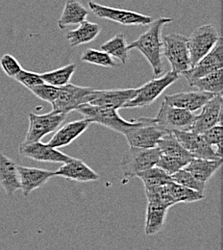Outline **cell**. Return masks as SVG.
I'll list each match as a JSON object with an SVG mask.
<instances>
[{"instance_id": "cell-15", "label": "cell", "mask_w": 223, "mask_h": 250, "mask_svg": "<svg viewBox=\"0 0 223 250\" xmlns=\"http://www.w3.org/2000/svg\"><path fill=\"white\" fill-rule=\"evenodd\" d=\"M20 154L22 157L32 159L34 161L42 162V163H62L64 164L72 159V157L68 156L47 144H42L41 142L22 143L20 146Z\"/></svg>"}, {"instance_id": "cell-20", "label": "cell", "mask_w": 223, "mask_h": 250, "mask_svg": "<svg viewBox=\"0 0 223 250\" xmlns=\"http://www.w3.org/2000/svg\"><path fill=\"white\" fill-rule=\"evenodd\" d=\"M90 125L91 123L86 119L66 124L60 129L56 130V133L47 145L54 148L64 147L78 139L83 133H85Z\"/></svg>"}, {"instance_id": "cell-17", "label": "cell", "mask_w": 223, "mask_h": 250, "mask_svg": "<svg viewBox=\"0 0 223 250\" xmlns=\"http://www.w3.org/2000/svg\"><path fill=\"white\" fill-rule=\"evenodd\" d=\"M216 94L202 92H181L174 94H167L163 98V102L167 105L181 108L189 112H195L201 109Z\"/></svg>"}, {"instance_id": "cell-29", "label": "cell", "mask_w": 223, "mask_h": 250, "mask_svg": "<svg viewBox=\"0 0 223 250\" xmlns=\"http://www.w3.org/2000/svg\"><path fill=\"white\" fill-rule=\"evenodd\" d=\"M75 70H76V64L72 62L64 65L63 67L41 73V77L44 83L61 88L69 83Z\"/></svg>"}, {"instance_id": "cell-22", "label": "cell", "mask_w": 223, "mask_h": 250, "mask_svg": "<svg viewBox=\"0 0 223 250\" xmlns=\"http://www.w3.org/2000/svg\"><path fill=\"white\" fill-rule=\"evenodd\" d=\"M223 163V158L216 160L193 158L184 168L199 181L207 183L221 168Z\"/></svg>"}, {"instance_id": "cell-19", "label": "cell", "mask_w": 223, "mask_h": 250, "mask_svg": "<svg viewBox=\"0 0 223 250\" xmlns=\"http://www.w3.org/2000/svg\"><path fill=\"white\" fill-rule=\"evenodd\" d=\"M20 189L25 197H27L33 190L42 187L49 179L55 176V171L18 166Z\"/></svg>"}, {"instance_id": "cell-33", "label": "cell", "mask_w": 223, "mask_h": 250, "mask_svg": "<svg viewBox=\"0 0 223 250\" xmlns=\"http://www.w3.org/2000/svg\"><path fill=\"white\" fill-rule=\"evenodd\" d=\"M81 61L100 65L103 67L116 68L120 66V64H118L114 61L111 55H109L108 53L102 50H96L93 48H88L87 50L84 51V53L81 56Z\"/></svg>"}, {"instance_id": "cell-9", "label": "cell", "mask_w": 223, "mask_h": 250, "mask_svg": "<svg viewBox=\"0 0 223 250\" xmlns=\"http://www.w3.org/2000/svg\"><path fill=\"white\" fill-rule=\"evenodd\" d=\"M88 4L89 8L97 18L109 20L122 25L145 26L150 24L154 21V19L150 16L139 14L133 11L108 7L96 3L94 1H89Z\"/></svg>"}, {"instance_id": "cell-32", "label": "cell", "mask_w": 223, "mask_h": 250, "mask_svg": "<svg viewBox=\"0 0 223 250\" xmlns=\"http://www.w3.org/2000/svg\"><path fill=\"white\" fill-rule=\"evenodd\" d=\"M168 190L176 203H191V202H197L202 200L205 195L202 192L196 191L194 189H191L189 188L184 187L181 185H178L176 183L170 182L167 185Z\"/></svg>"}, {"instance_id": "cell-37", "label": "cell", "mask_w": 223, "mask_h": 250, "mask_svg": "<svg viewBox=\"0 0 223 250\" xmlns=\"http://www.w3.org/2000/svg\"><path fill=\"white\" fill-rule=\"evenodd\" d=\"M14 79H16L18 82H20L29 90H31L32 88L38 85L44 83L41 77V74L25 70L23 68L14 77Z\"/></svg>"}, {"instance_id": "cell-34", "label": "cell", "mask_w": 223, "mask_h": 250, "mask_svg": "<svg viewBox=\"0 0 223 250\" xmlns=\"http://www.w3.org/2000/svg\"><path fill=\"white\" fill-rule=\"evenodd\" d=\"M170 178H171V182H173V183H176L178 185L189 188L194 189L196 191L204 193L206 183H203V182L199 181L198 179H196L191 173H190L188 170H186L185 168H182V169L178 170L177 172L173 173L172 175H170Z\"/></svg>"}, {"instance_id": "cell-38", "label": "cell", "mask_w": 223, "mask_h": 250, "mask_svg": "<svg viewBox=\"0 0 223 250\" xmlns=\"http://www.w3.org/2000/svg\"><path fill=\"white\" fill-rule=\"evenodd\" d=\"M0 65L5 74L11 78H14L22 69L19 61L10 54H4L1 57Z\"/></svg>"}, {"instance_id": "cell-14", "label": "cell", "mask_w": 223, "mask_h": 250, "mask_svg": "<svg viewBox=\"0 0 223 250\" xmlns=\"http://www.w3.org/2000/svg\"><path fill=\"white\" fill-rule=\"evenodd\" d=\"M223 102V94L214 95L201 108L202 112L200 115H196L191 131L196 134H203L211 127L222 124Z\"/></svg>"}, {"instance_id": "cell-5", "label": "cell", "mask_w": 223, "mask_h": 250, "mask_svg": "<svg viewBox=\"0 0 223 250\" xmlns=\"http://www.w3.org/2000/svg\"><path fill=\"white\" fill-rule=\"evenodd\" d=\"M161 151L159 148H130L122 159V168L125 178L137 177V175L152 167H155L159 161Z\"/></svg>"}, {"instance_id": "cell-27", "label": "cell", "mask_w": 223, "mask_h": 250, "mask_svg": "<svg viewBox=\"0 0 223 250\" xmlns=\"http://www.w3.org/2000/svg\"><path fill=\"white\" fill-rule=\"evenodd\" d=\"M168 209L148 204L145 217V234L155 235L163 229Z\"/></svg>"}, {"instance_id": "cell-36", "label": "cell", "mask_w": 223, "mask_h": 250, "mask_svg": "<svg viewBox=\"0 0 223 250\" xmlns=\"http://www.w3.org/2000/svg\"><path fill=\"white\" fill-rule=\"evenodd\" d=\"M33 94L40 99L46 101L50 104H52L59 94V88L49 85L47 83H42L41 85H38L30 90Z\"/></svg>"}, {"instance_id": "cell-10", "label": "cell", "mask_w": 223, "mask_h": 250, "mask_svg": "<svg viewBox=\"0 0 223 250\" xmlns=\"http://www.w3.org/2000/svg\"><path fill=\"white\" fill-rule=\"evenodd\" d=\"M221 38L217 28L212 24H205L191 33L188 38L191 67L208 54Z\"/></svg>"}, {"instance_id": "cell-25", "label": "cell", "mask_w": 223, "mask_h": 250, "mask_svg": "<svg viewBox=\"0 0 223 250\" xmlns=\"http://www.w3.org/2000/svg\"><path fill=\"white\" fill-rule=\"evenodd\" d=\"M157 147L159 148L161 154L181 159L188 164L193 159V157L181 146L172 133L164 135L158 142Z\"/></svg>"}, {"instance_id": "cell-7", "label": "cell", "mask_w": 223, "mask_h": 250, "mask_svg": "<svg viewBox=\"0 0 223 250\" xmlns=\"http://www.w3.org/2000/svg\"><path fill=\"white\" fill-rule=\"evenodd\" d=\"M95 91L96 90L93 88L81 87L68 83L59 88L58 96L51 104L53 111L67 115L68 113L77 110L81 105L90 103Z\"/></svg>"}, {"instance_id": "cell-1", "label": "cell", "mask_w": 223, "mask_h": 250, "mask_svg": "<svg viewBox=\"0 0 223 250\" xmlns=\"http://www.w3.org/2000/svg\"><path fill=\"white\" fill-rule=\"evenodd\" d=\"M171 18H161L153 21L147 31L127 45V50L138 49L150 63L154 77H159L163 71L162 62V30L163 25L172 22Z\"/></svg>"}, {"instance_id": "cell-12", "label": "cell", "mask_w": 223, "mask_h": 250, "mask_svg": "<svg viewBox=\"0 0 223 250\" xmlns=\"http://www.w3.org/2000/svg\"><path fill=\"white\" fill-rule=\"evenodd\" d=\"M221 68H223V41L222 37L219 39L215 47L208 54H206L195 65L182 74L186 77L188 82L191 83Z\"/></svg>"}, {"instance_id": "cell-30", "label": "cell", "mask_w": 223, "mask_h": 250, "mask_svg": "<svg viewBox=\"0 0 223 250\" xmlns=\"http://www.w3.org/2000/svg\"><path fill=\"white\" fill-rule=\"evenodd\" d=\"M137 177L143 182L144 188L160 187L171 182L170 175L157 166L140 172Z\"/></svg>"}, {"instance_id": "cell-35", "label": "cell", "mask_w": 223, "mask_h": 250, "mask_svg": "<svg viewBox=\"0 0 223 250\" xmlns=\"http://www.w3.org/2000/svg\"><path fill=\"white\" fill-rule=\"evenodd\" d=\"M187 165L188 163L181 159L161 154L159 161L156 166L159 167L160 168H162V170H164L168 175H172L178 170L184 168Z\"/></svg>"}, {"instance_id": "cell-6", "label": "cell", "mask_w": 223, "mask_h": 250, "mask_svg": "<svg viewBox=\"0 0 223 250\" xmlns=\"http://www.w3.org/2000/svg\"><path fill=\"white\" fill-rule=\"evenodd\" d=\"M167 132L156 125L151 118L139 119V125L124 134L128 145L133 147L153 148Z\"/></svg>"}, {"instance_id": "cell-23", "label": "cell", "mask_w": 223, "mask_h": 250, "mask_svg": "<svg viewBox=\"0 0 223 250\" xmlns=\"http://www.w3.org/2000/svg\"><path fill=\"white\" fill-rule=\"evenodd\" d=\"M89 11L77 0H66L61 18L58 21L60 29H65L69 25H79L86 21Z\"/></svg>"}, {"instance_id": "cell-3", "label": "cell", "mask_w": 223, "mask_h": 250, "mask_svg": "<svg viewBox=\"0 0 223 250\" xmlns=\"http://www.w3.org/2000/svg\"><path fill=\"white\" fill-rule=\"evenodd\" d=\"M77 111L83 115L84 119L88 120L91 124L105 126L122 135H124L128 130L139 125V120L127 122L120 116L118 110L112 108L98 107L86 103L81 105Z\"/></svg>"}, {"instance_id": "cell-31", "label": "cell", "mask_w": 223, "mask_h": 250, "mask_svg": "<svg viewBox=\"0 0 223 250\" xmlns=\"http://www.w3.org/2000/svg\"><path fill=\"white\" fill-rule=\"evenodd\" d=\"M145 195L148 200V204L169 209L175 205V202L168 190L166 185L160 187L145 188Z\"/></svg>"}, {"instance_id": "cell-16", "label": "cell", "mask_w": 223, "mask_h": 250, "mask_svg": "<svg viewBox=\"0 0 223 250\" xmlns=\"http://www.w3.org/2000/svg\"><path fill=\"white\" fill-rule=\"evenodd\" d=\"M137 94V89H117V90H101L95 91L92 100L89 104L112 108L119 110L124 108L125 104L132 100Z\"/></svg>"}, {"instance_id": "cell-21", "label": "cell", "mask_w": 223, "mask_h": 250, "mask_svg": "<svg viewBox=\"0 0 223 250\" xmlns=\"http://www.w3.org/2000/svg\"><path fill=\"white\" fill-rule=\"evenodd\" d=\"M0 186L7 196H13L20 189L18 165L11 158L0 151Z\"/></svg>"}, {"instance_id": "cell-26", "label": "cell", "mask_w": 223, "mask_h": 250, "mask_svg": "<svg viewBox=\"0 0 223 250\" xmlns=\"http://www.w3.org/2000/svg\"><path fill=\"white\" fill-rule=\"evenodd\" d=\"M189 84L191 87L197 88L198 91L207 92L213 94H223V68L209 73Z\"/></svg>"}, {"instance_id": "cell-8", "label": "cell", "mask_w": 223, "mask_h": 250, "mask_svg": "<svg viewBox=\"0 0 223 250\" xmlns=\"http://www.w3.org/2000/svg\"><path fill=\"white\" fill-rule=\"evenodd\" d=\"M196 119V115L187 110L173 107L162 102L154 123L167 132L190 131Z\"/></svg>"}, {"instance_id": "cell-28", "label": "cell", "mask_w": 223, "mask_h": 250, "mask_svg": "<svg viewBox=\"0 0 223 250\" xmlns=\"http://www.w3.org/2000/svg\"><path fill=\"white\" fill-rule=\"evenodd\" d=\"M127 41L123 33H119L101 45V50L118 58L123 64L127 62Z\"/></svg>"}, {"instance_id": "cell-2", "label": "cell", "mask_w": 223, "mask_h": 250, "mask_svg": "<svg viewBox=\"0 0 223 250\" xmlns=\"http://www.w3.org/2000/svg\"><path fill=\"white\" fill-rule=\"evenodd\" d=\"M162 56H164L171 65V71L179 75L191 67L188 38L170 33L162 37Z\"/></svg>"}, {"instance_id": "cell-13", "label": "cell", "mask_w": 223, "mask_h": 250, "mask_svg": "<svg viewBox=\"0 0 223 250\" xmlns=\"http://www.w3.org/2000/svg\"><path fill=\"white\" fill-rule=\"evenodd\" d=\"M181 146L193 158L216 160L221 159L217 155L215 147L210 146L202 137L201 134H196L192 131H174L172 132Z\"/></svg>"}, {"instance_id": "cell-39", "label": "cell", "mask_w": 223, "mask_h": 250, "mask_svg": "<svg viewBox=\"0 0 223 250\" xmlns=\"http://www.w3.org/2000/svg\"><path fill=\"white\" fill-rule=\"evenodd\" d=\"M204 140L212 146H223V128L222 124L211 127L203 134H201Z\"/></svg>"}, {"instance_id": "cell-11", "label": "cell", "mask_w": 223, "mask_h": 250, "mask_svg": "<svg viewBox=\"0 0 223 250\" xmlns=\"http://www.w3.org/2000/svg\"><path fill=\"white\" fill-rule=\"evenodd\" d=\"M67 115L63 113L50 112L44 115L29 114V128L23 143H36L41 142V140L59 129V127L64 124Z\"/></svg>"}, {"instance_id": "cell-18", "label": "cell", "mask_w": 223, "mask_h": 250, "mask_svg": "<svg viewBox=\"0 0 223 250\" xmlns=\"http://www.w3.org/2000/svg\"><path fill=\"white\" fill-rule=\"evenodd\" d=\"M55 176H61L68 180L85 183L100 179L99 174L87 164H85L82 160L74 158L63 164L61 167L55 171Z\"/></svg>"}, {"instance_id": "cell-24", "label": "cell", "mask_w": 223, "mask_h": 250, "mask_svg": "<svg viewBox=\"0 0 223 250\" xmlns=\"http://www.w3.org/2000/svg\"><path fill=\"white\" fill-rule=\"evenodd\" d=\"M101 30L102 27L99 24L84 21L76 29L71 30L66 34V39L70 46L75 47L95 41Z\"/></svg>"}, {"instance_id": "cell-4", "label": "cell", "mask_w": 223, "mask_h": 250, "mask_svg": "<svg viewBox=\"0 0 223 250\" xmlns=\"http://www.w3.org/2000/svg\"><path fill=\"white\" fill-rule=\"evenodd\" d=\"M179 79V74L167 71L137 89L136 96L125 104L124 108H144L153 104L161 94Z\"/></svg>"}]
</instances>
